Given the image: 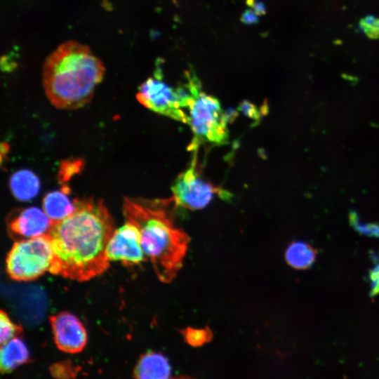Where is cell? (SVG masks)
Returning a JSON list of instances; mask_svg holds the SVG:
<instances>
[{
  "label": "cell",
  "instance_id": "6da1fadb",
  "mask_svg": "<svg viewBox=\"0 0 379 379\" xmlns=\"http://www.w3.org/2000/svg\"><path fill=\"white\" fill-rule=\"evenodd\" d=\"M74 205V211L62 220L52 222L46 233L53 251L48 272L86 281L109 268L107 248L115 225L102 199H75Z\"/></svg>",
  "mask_w": 379,
  "mask_h": 379
},
{
  "label": "cell",
  "instance_id": "7a4b0ae2",
  "mask_svg": "<svg viewBox=\"0 0 379 379\" xmlns=\"http://www.w3.org/2000/svg\"><path fill=\"white\" fill-rule=\"evenodd\" d=\"M176 208L173 197L124 199V215L140 230L144 253L150 260L158 279L164 283H170L177 276L190 240L175 223Z\"/></svg>",
  "mask_w": 379,
  "mask_h": 379
},
{
  "label": "cell",
  "instance_id": "3957f363",
  "mask_svg": "<svg viewBox=\"0 0 379 379\" xmlns=\"http://www.w3.org/2000/svg\"><path fill=\"white\" fill-rule=\"evenodd\" d=\"M105 67L86 45L68 41L45 60L42 81L46 95L57 108L76 109L92 99Z\"/></svg>",
  "mask_w": 379,
  "mask_h": 379
},
{
  "label": "cell",
  "instance_id": "277c9868",
  "mask_svg": "<svg viewBox=\"0 0 379 379\" xmlns=\"http://www.w3.org/2000/svg\"><path fill=\"white\" fill-rule=\"evenodd\" d=\"M186 84L192 93L187 107V124L193 134L188 149L197 151L204 143L224 145L228 140L230 117L223 112L216 98L201 90L195 77L190 76Z\"/></svg>",
  "mask_w": 379,
  "mask_h": 379
},
{
  "label": "cell",
  "instance_id": "5b68a950",
  "mask_svg": "<svg viewBox=\"0 0 379 379\" xmlns=\"http://www.w3.org/2000/svg\"><path fill=\"white\" fill-rule=\"evenodd\" d=\"M53 251L48 235L16 241L6 258V270L13 280H35L49 271Z\"/></svg>",
  "mask_w": 379,
  "mask_h": 379
},
{
  "label": "cell",
  "instance_id": "8992f818",
  "mask_svg": "<svg viewBox=\"0 0 379 379\" xmlns=\"http://www.w3.org/2000/svg\"><path fill=\"white\" fill-rule=\"evenodd\" d=\"M197 152L194 151L190 166L175 180L171 187L177 207L196 211L206 207L215 196L227 200L230 194L204 180L198 167Z\"/></svg>",
  "mask_w": 379,
  "mask_h": 379
},
{
  "label": "cell",
  "instance_id": "52a82bcc",
  "mask_svg": "<svg viewBox=\"0 0 379 379\" xmlns=\"http://www.w3.org/2000/svg\"><path fill=\"white\" fill-rule=\"evenodd\" d=\"M136 98L141 105L154 112L188 123V115L183 110L178 89L169 86L157 77L148 78L142 83Z\"/></svg>",
  "mask_w": 379,
  "mask_h": 379
},
{
  "label": "cell",
  "instance_id": "ba28073f",
  "mask_svg": "<svg viewBox=\"0 0 379 379\" xmlns=\"http://www.w3.org/2000/svg\"><path fill=\"white\" fill-rule=\"evenodd\" d=\"M107 255L109 261H120L126 265L142 262L146 255L142 248L138 228L126 221L124 225L115 230L109 241Z\"/></svg>",
  "mask_w": 379,
  "mask_h": 379
},
{
  "label": "cell",
  "instance_id": "9c48e42d",
  "mask_svg": "<svg viewBox=\"0 0 379 379\" xmlns=\"http://www.w3.org/2000/svg\"><path fill=\"white\" fill-rule=\"evenodd\" d=\"M54 342L57 347L66 353L81 352L88 341L86 330L75 315L61 312L49 317Z\"/></svg>",
  "mask_w": 379,
  "mask_h": 379
},
{
  "label": "cell",
  "instance_id": "30bf717a",
  "mask_svg": "<svg viewBox=\"0 0 379 379\" xmlns=\"http://www.w3.org/2000/svg\"><path fill=\"white\" fill-rule=\"evenodd\" d=\"M51 224L44 210L29 207L14 215L8 223V229L11 236L18 241L46 234Z\"/></svg>",
  "mask_w": 379,
  "mask_h": 379
},
{
  "label": "cell",
  "instance_id": "8fae6325",
  "mask_svg": "<svg viewBox=\"0 0 379 379\" xmlns=\"http://www.w3.org/2000/svg\"><path fill=\"white\" fill-rule=\"evenodd\" d=\"M171 367L161 354L149 352L138 359L135 369V379H169Z\"/></svg>",
  "mask_w": 379,
  "mask_h": 379
},
{
  "label": "cell",
  "instance_id": "7c38bea8",
  "mask_svg": "<svg viewBox=\"0 0 379 379\" xmlns=\"http://www.w3.org/2000/svg\"><path fill=\"white\" fill-rule=\"evenodd\" d=\"M68 187H62L60 191L47 193L43 199V210L52 222L62 220L71 214L75 208L68 197Z\"/></svg>",
  "mask_w": 379,
  "mask_h": 379
},
{
  "label": "cell",
  "instance_id": "4fadbf2b",
  "mask_svg": "<svg viewBox=\"0 0 379 379\" xmlns=\"http://www.w3.org/2000/svg\"><path fill=\"white\" fill-rule=\"evenodd\" d=\"M1 371L9 373L29 360V353L25 343L19 338H14L1 345Z\"/></svg>",
  "mask_w": 379,
  "mask_h": 379
},
{
  "label": "cell",
  "instance_id": "5bb4252c",
  "mask_svg": "<svg viewBox=\"0 0 379 379\" xmlns=\"http://www.w3.org/2000/svg\"><path fill=\"white\" fill-rule=\"evenodd\" d=\"M9 186L17 199L26 201L37 195L40 190V181L33 172L23 169L11 175Z\"/></svg>",
  "mask_w": 379,
  "mask_h": 379
},
{
  "label": "cell",
  "instance_id": "9a60e30c",
  "mask_svg": "<svg viewBox=\"0 0 379 379\" xmlns=\"http://www.w3.org/2000/svg\"><path fill=\"white\" fill-rule=\"evenodd\" d=\"M316 250L305 241H293L286 248L285 258L293 268L305 270L314 262Z\"/></svg>",
  "mask_w": 379,
  "mask_h": 379
},
{
  "label": "cell",
  "instance_id": "2e32d148",
  "mask_svg": "<svg viewBox=\"0 0 379 379\" xmlns=\"http://www.w3.org/2000/svg\"><path fill=\"white\" fill-rule=\"evenodd\" d=\"M185 340L194 347L201 346L208 343L213 338V333L208 327L194 328L187 327L181 331Z\"/></svg>",
  "mask_w": 379,
  "mask_h": 379
},
{
  "label": "cell",
  "instance_id": "e0dca14e",
  "mask_svg": "<svg viewBox=\"0 0 379 379\" xmlns=\"http://www.w3.org/2000/svg\"><path fill=\"white\" fill-rule=\"evenodd\" d=\"M0 318V342L2 345L22 333V328L20 325L15 324L10 319L8 314L2 310H1Z\"/></svg>",
  "mask_w": 379,
  "mask_h": 379
},
{
  "label": "cell",
  "instance_id": "ac0fdd59",
  "mask_svg": "<svg viewBox=\"0 0 379 379\" xmlns=\"http://www.w3.org/2000/svg\"><path fill=\"white\" fill-rule=\"evenodd\" d=\"M84 163L80 159H69L62 162L59 169L58 180L63 184L67 183L75 174L79 173Z\"/></svg>",
  "mask_w": 379,
  "mask_h": 379
},
{
  "label": "cell",
  "instance_id": "d6986e66",
  "mask_svg": "<svg viewBox=\"0 0 379 379\" xmlns=\"http://www.w3.org/2000/svg\"><path fill=\"white\" fill-rule=\"evenodd\" d=\"M79 367L69 361L57 362L50 367L51 375L57 379H72L77 376Z\"/></svg>",
  "mask_w": 379,
  "mask_h": 379
},
{
  "label": "cell",
  "instance_id": "ffe728a7",
  "mask_svg": "<svg viewBox=\"0 0 379 379\" xmlns=\"http://www.w3.org/2000/svg\"><path fill=\"white\" fill-rule=\"evenodd\" d=\"M358 29L371 39H379V18L371 14L365 16L359 20Z\"/></svg>",
  "mask_w": 379,
  "mask_h": 379
},
{
  "label": "cell",
  "instance_id": "44dd1931",
  "mask_svg": "<svg viewBox=\"0 0 379 379\" xmlns=\"http://www.w3.org/2000/svg\"><path fill=\"white\" fill-rule=\"evenodd\" d=\"M247 3L252 7V10H253L258 15L265 14L266 6L262 1L258 0H247Z\"/></svg>",
  "mask_w": 379,
  "mask_h": 379
},
{
  "label": "cell",
  "instance_id": "7402d4cb",
  "mask_svg": "<svg viewBox=\"0 0 379 379\" xmlns=\"http://www.w3.org/2000/svg\"><path fill=\"white\" fill-rule=\"evenodd\" d=\"M258 16L253 10H248L242 14L241 21L246 24H253L258 21Z\"/></svg>",
  "mask_w": 379,
  "mask_h": 379
},
{
  "label": "cell",
  "instance_id": "603a6c76",
  "mask_svg": "<svg viewBox=\"0 0 379 379\" xmlns=\"http://www.w3.org/2000/svg\"><path fill=\"white\" fill-rule=\"evenodd\" d=\"M173 379H193V378H189V377H178V378H173Z\"/></svg>",
  "mask_w": 379,
  "mask_h": 379
}]
</instances>
